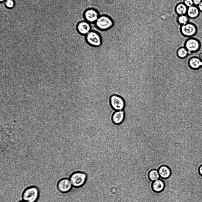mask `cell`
Instances as JSON below:
<instances>
[{
  "label": "cell",
  "mask_w": 202,
  "mask_h": 202,
  "mask_svg": "<svg viewBox=\"0 0 202 202\" xmlns=\"http://www.w3.org/2000/svg\"><path fill=\"white\" fill-rule=\"evenodd\" d=\"M6 0H0V1L1 2H3L4 1H6Z\"/></svg>",
  "instance_id": "obj_26"
},
{
  "label": "cell",
  "mask_w": 202,
  "mask_h": 202,
  "mask_svg": "<svg viewBox=\"0 0 202 202\" xmlns=\"http://www.w3.org/2000/svg\"><path fill=\"white\" fill-rule=\"evenodd\" d=\"M201 44L199 41L194 38H188L185 43V47L188 52V54L190 53L197 52L200 47Z\"/></svg>",
  "instance_id": "obj_7"
},
{
  "label": "cell",
  "mask_w": 202,
  "mask_h": 202,
  "mask_svg": "<svg viewBox=\"0 0 202 202\" xmlns=\"http://www.w3.org/2000/svg\"><path fill=\"white\" fill-rule=\"evenodd\" d=\"M194 5L197 6L202 1V0H193Z\"/></svg>",
  "instance_id": "obj_22"
},
{
  "label": "cell",
  "mask_w": 202,
  "mask_h": 202,
  "mask_svg": "<svg viewBox=\"0 0 202 202\" xmlns=\"http://www.w3.org/2000/svg\"><path fill=\"white\" fill-rule=\"evenodd\" d=\"M39 191L35 187H31L26 189L24 192L22 197L27 202H35L38 198Z\"/></svg>",
  "instance_id": "obj_4"
},
{
  "label": "cell",
  "mask_w": 202,
  "mask_h": 202,
  "mask_svg": "<svg viewBox=\"0 0 202 202\" xmlns=\"http://www.w3.org/2000/svg\"><path fill=\"white\" fill-rule=\"evenodd\" d=\"M188 7L183 3L178 4L175 8L177 14L179 15H186Z\"/></svg>",
  "instance_id": "obj_16"
},
{
  "label": "cell",
  "mask_w": 202,
  "mask_h": 202,
  "mask_svg": "<svg viewBox=\"0 0 202 202\" xmlns=\"http://www.w3.org/2000/svg\"><path fill=\"white\" fill-rule=\"evenodd\" d=\"M4 2L5 6L8 8H12L14 6L15 3L14 0H6Z\"/></svg>",
  "instance_id": "obj_20"
},
{
  "label": "cell",
  "mask_w": 202,
  "mask_h": 202,
  "mask_svg": "<svg viewBox=\"0 0 202 202\" xmlns=\"http://www.w3.org/2000/svg\"><path fill=\"white\" fill-rule=\"evenodd\" d=\"M158 171L160 177L163 179H166L169 178L171 174V171L170 168L165 165L160 166Z\"/></svg>",
  "instance_id": "obj_15"
},
{
  "label": "cell",
  "mask_w": 202,
  "mask_h": 202,
  "mask_svg": "<svg viewBox=\"0 0 202 202\" xmlns=\"http://www.w3.org/2000/svg\"><path fill=\"white\" fill-rule=\"evenodd\" d=\"M188 65L191 69H198L202 67V60L198 57H192L189 59Z\"/></svg>",
  "instance_id": "obj_12"
},
{
  "label": "cell",
  "mask_w": 202,
  "mask_h": 202,
  "mask_svg": "<svg viewBox=\"0 0 202 202\" xmlns=\"http://www.w3.org/2000/svg\"><path fill=\"white\" fill-rule=\"evenodd\" d=\"M87 43L90 45L95 47L100 46L102 43L101 36L97 31L91 30L85 35Z\"/></svg>",
  "instance_id": "obj_3"
},
{
  "label": "cell",
  "mask_w": 202,
  "mask_h": 202,
  "mask_svg": "<svg viewBox=\"0 0 202 202\" xmlns=\"http://www.w3.org/2000/svg\"><path fill=\"white\" fill-rule=\"evenodd\" d=\"M77 30L80 34L85 36L91 31V24L86 21H81L77 24Z\"/></svg>",
  "instance_id": "obj_10"
},
{
  "label": "cell",
  "mask_w": 202,
  "mask_h": 202,
  "mask_svg": "<svg viewBox=\"0 0 202 202\" xmlns=\"http://www.w3.org/2000/svg\"><path fill=\"white\" fill-rule=\"evenodd\" d=\"M198 172L199 175L202 177V164L199 166L198 169Z\"/></svg>",
  "instance_id": "obj_23"
},
{
  "label": "cell",
  "mask_w": 202,
  "mask_h": 202,
  "mask_svg": "<svg viewBox=\"0 0 202 202\" xmlns=\"http://www.w3.org/2000/svg\"><path fill=\"white\" fill-rule=\"evenodd\" d=\"M178 56L182 58L186 57L188 55V50L185 47H182L179 48L177 52Z\"/></svg>",
  "instance_id": "obj_18"
},
{
  "label": "cell",
  "mask_w": 202,
  "mask_h": 202,
  "mask_svg": "<svg viewBox=\"0 0 202 202\" xmlns=\"http://www.w3.org/2000/svg\"><path fill=\"white\" fill-rule=\"evenodd\" d=\"M149 179L153 182L159 179L160 176L158 170L156 169H152L149 172L148 174Z\"/></svg>",
  "instance_id": "obj_17"
},
{
  "label": "cell",
  "mask_w": 202,
  "mask_h": 202,
  "mask_svg": "<svg viewBox=\"0 0 202 202\" xmlns=\"http://www.w3.org/2000/svg\"><path fill=\"white\" fill-rule=\"evenodd\" d=\"M200 12L198 7L193 5L188 8L186 15L189 18L194 19L198 16Z\"/></svg>",
  "instance_id": "obj_14"
},
{
  "label": "cell",
  "mask_w": 202,
  "mask_h": 202,
  "mask_svg": "<svg viewBox=\"0 0 202 202\" xmlns=\"http://www.w3.org/2000/svg\"><path fill=\"white\" fill-rule=\"evenodd\" d=\"M152 187L153 190L155 192L160 193L164 189L165 183L163 181L159 179L153 182Z\"/></svg>",
  "instance_id": "obj_13"
},
{
  "label": "cell",
  "mask_w": 202,
  "mask_h": 202,
  "mask_svg": "<svg viewBox=\"0 0 202 202\" xmlns=\"http://www.w3.org/2000/svg\"><path fill=\"white\" fill-rule=\"evenodd\" d=\"M189 19L187 15H179L177 21L178 23L182 25L189 22Z\"/></svg>",
  "instance_id": "obj_19"
},
{
  "label": "cell",
  "mask_w": 202,
  "mask_h": 202,
  "mask_svg": "<svg viewBox=\"0 0 202 202\" xmlns=\"http://www.w3.org/2000/svg\"><path fill=\"white\" fill-rule=\"evenodd\" d=\"M110 103L112 108L116 111L123 110L125 105L123 99L116 94H113L111 96Z\"/></svg>",
  "instance_id": "obj_6"
},
{
  "label": "cell",
  "mask_w": 202,
  "mask_h": 202,
  "mask_svg": "<svg viewBox=\"0 0 202 202\" xmlns=\"http://www.w3.org/2000/svg\"><path fill=\"white\" fill-rule=\"evenodd\" d=\"M180 31L183 36L189 38L192 37L196 34L197 28L194 24L189 22L187 24L181 25Z\"/></svg>",
  "instance_id": "obj_5"
},
{
  "label": "cell",
  "mask_w": 202,
  "mask_h": 202,
  "mask_svg": "<svg viewBox=\"0 0 202 202\" xmlns=\"http://www.w3.org/2000/svg\"><path fill=\"white\" fill-rule=\"evenodd\" d=\"M57 187L60 192L64 193H69L73 187L69 178H67L61 179L58 183Z\"/></svg>",
  "instance_id": "obj_9"
},
{
  "label": "cell",
  "mask_w": 202,
  "mask_h": 202,
  "mask_svg": "<svg viewBox=\"0 0 202 202\" xmlns=\"http://www.w3.org/2000/svg\"><path fill=\"white\" fill-rule=\"evenodd\" d=\"M183 3L188 8L194 5L193 0H184Z\"/></svg>",
  "instance_id": "obj_21"
},
{
  "label": "cell",
  "mask_w": 202,
  "mask_h": 202,
  "mask_svg": "<svg viewBox=\"0 0 202 202\" xmlns=\"http://www.w3.org/2000/svg\"><path fill=\"white\" fill-rule=\"evenodd\" d=\"M95 24L97 28L102 31H106L110 29L114 25L112 19L106 15H100Z\"/></svg>",
  "instance_id": "obj_2"
},
{
  "label": "cell",
  "mask_w": 202,
  "mask_h": 202,
  "mask_svg": "<svg viewBox=\"0 0 202 202\" xmlns=\"http://www.w3.org/2000/svg\"><path fill=\"white\" fill-rule=\"evenodd\" d=\"M198 57L201 60H202V51L200 52L198 54Z\"/></svg>",
  "instance_id": "obj_25"
},
{
  "label": "cell",
  "mask_w": 202,
  "mask_h": 202,
  "mask_svg": "<svg viewBox=\"0 0 202 202\" xmlns=\"http://www.w3.org/2000/svg\"><path fill=\"white\" fill-rule=\"evenodd\" d=\"M125 117V112L123 110L116 111L112 115V120L114 124H120L124 121Z\"/></svg>",
  "instance_id": "obj_11"
},
{
  "label": "cell",
  "mask_w": 202,
  "mask_h": 202,
  "mask_svg": "<svg viewBox=\"0 0 202 202\" xmlns=\"http://www.w3.org/2000/svg\"><path fill=\"white\" fill-rule=\"evenodd\" d=\"M69 178L73 187L78 188L85 185L87 180L88 176L85 172L77 171L72 173Z\"/></svg>",
  "instance_id": "obj_1"
},
{
  "label": "cell",
  "mask_w": 202,
  "mask_h": 202,
  "mask_svg": "<svg viewBox=\"0 0 202 202\" xmlns=\"http://www.w3.org/2000/svg\"><path fill=\"white\" fill-rule=\"evenodd\" d=\"M100 15L98 11L93 8L87 9L84 14L85 21L91 24L95 23Z\"/></svg>",
  "instance_id": "obj_8"
},
{
  "label": "cell",
  "mask_w": 202,
  "mask_h": 202,
  "mask_svg": "<svg viewBox=\"0 0 202 202\" xmlns=\"http://www.w3.org/2000/svg\"><path fill=\"white\" fill-rule=\"evenodd\" d=\"M26 202V201H23V202Z\"/></svg>",
  "instance_id": "obj_27"
},
{
  "label": "cell",
  "mask_w": 202,
  "mask_h": 202,
  "mask_svg": "<svg viewBox=\"0 0 202 202\" xmlns=\"http://www.w3.org/2000/svg\"><path fill=\"white\" fill-rule=\"evenodd\" d=\"M200 12H202V1L197 6Z\"/></svg>",
  "instance_id": "obj_24"
}]
</instances>
